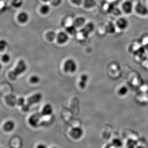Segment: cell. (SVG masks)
Returning a JSON list of instances; mask_svg holds the SVG:
<instances>
[{
    "mask_svg": "<svg viewBox=\"0 0 148 148\" xmlns=\"http://www.w3.org/2000/svg\"><path fill=\"white\" fill-rule=\"evenodd\" d=\"M29 14L25 12H22L18 14V19L20 23H26L29 20Z\"/></svg>",
    "mask_w": 148,
    "mask_h": 148,
    "instance_id": "14",
    "label": "cell"
},
{
    "mask_svg": "<svg viewBox=\"0 0 148 148\" xmlns=\"http://www.w3.org/2000/svg\"><path fill=\"white\" fill-rule=\"evenodd\" d=\"M25 100L24 98H20L17 101V104L19 106H23L25 104Z\"/></svg>",
    "mask_w": 148,
    "mask_h": 148,
    "instance_id": "28",
    "label": "cell"
},
{
    "mask_svg": "<svg viewBox=\"0 0 148 148\" xmlns=\"http://www.w3.org/2000/svg\"><path fill=\"white\" fill-rule=\"evenodd\" d=\"M42 1L44 2H48L50 1V0H42Z\"/></svg>",
    "mask_w": 148,
    "mask_h": 148,
    "instance_id": "33",
    "label": "cell"
},
{
    "mask_svg": "<svg viewBox=\"0 0 148 148\" xmlns=\"http://www.w3.org/2000/svg\"><path fill=\"white\" fill-rule=\"evenodd\" d=\"M135 10L138 14L141 16H146L148 14L147 8L141 3H139L137 4L135 7Z\"/></svg>",
    "mask_w": 148,
    "mask_h": 148,
    "instance_id": "6",
    "label": "cell"
},
{
    "mask_svg": "<svg viewBox=\"0 0 148 148\" xmlns=\"http://www.w3.org/2000/svg\"><path fill=\"white\" fill-rule=\"evenodd\" d=\"M7 45V42L4 40H2L0 42V49L2 51L5 49Z\"/></svg>",
    "mask_w": 148,
    "mask_h": 148,
    "instance_id": "27",
    "label": "cell"
},
{
    "mask_svg": "<svg viewBox=\"0 0 148 148\" xmlns=\"http://www.w3.org/2000/svg\"><path fill=\"white\" fill-rule=\"evenodd\" d=\"M50 7L48 5H43L40 8V11L43 14H47L50 12Z\"/></svg>",
    "mask_w": 148,
    "mask_h": 148,
    "instance_id": "21",
    "label": "cell"
},
{
    "mask_svg": "<svg viewBox=\"0 0 148 148\" xmlns=\"http://www.w3.org/2000/svg\"><path fill=\"white\" fill-rule=\"evenodd\" d=\"M1 59L3 62L4 63H7L10 60V56L8 53H5L2 56Z\"/></svg>",
    "mask_w": 148,
    "mask_h": 148,
    "instance_id": "25",
    "label": "cell"
},
{
    "mask_svg": "<svg viewBox=\"0 0 148 148\" xmlns=\"http://www.w3.org/2000/svg\"><path fill=\"white\" fill-rule=\"evenodd\" d=\"M56 39L58 43L63 44L68 41L69 37L67 32H62L58 33L56 36Z\"/></svg>",
    "mask_w": 148,
    "mask_h": 148,
    "instance_id": "8",
    "label": "cell"
},
{
    "mask_svg": "<svg viewBox=\"0 0 148 148\" xmlns=\"http://www.w3.org/2000/svg\"><path fill=\"white\" fill-rule=\"evenodd\" d=\"M112 144L117 148L121 147L123 145L122 142L120 139L117 138L114 139L112 141Z\"/></svg>",
    "mask_w": 148,
    "mask_h": 148,
    "instance_id": "23",
    "label": "cell"
},
{
    "mask_svg": "<svg viewBox=\"0 0 148 148\" xmlns=\"http://www.w3.org/2000/svg\"><path fill=\"white\" fill-rule=\"evenodd\" d=\"M116 24L117 27L119 29L123 30L127 29L129 25V23L126 18H120L118 19Z\"/></svg>",
    "mask_w": 148,
    "mask_h": 148,
    "instance_id": "9",
    "label": "cell"
},
{
    "mask_svg": "<svg viewBox=\"0 0 148 148\" xmlns=\"http://www.w3.org/2000/svg\"><path fill=\"white\" fill-rule=\"evenodd\" d=\"M106 148H117L112 144H109L106 146Z\"/></svg>",
    "mask_w": 148,
    "mask_h": 148,
    "instance_id": "31",
    "label": "cell"
},
{
    "mask_svg": "<svg viewBox=\"0 0 148 148\" xmlns=\"http://www.w3.org/2000/svg\"><path fill=\"white\" fill-rule=\"evenodd\" d=\"M42 115L41 113H37L32 115L29 117V123L31 126L34 127H37L39 123L40 122V120L42 116Z\"/></svg>",
    "mask_w": 148,
    "mask_h": 148,
    "instance_id": "5",
    "label": "cell"
},
{
    "mask_svg": "<svg viewBox=\"0 0 148 148\" xmlns=\"http://www.w3.org/2000/svg\"><path fill=\"white\" fill-rule=\"evenodd\" d=\"M24 0H12L11 4L14 7L18 8L22 5Z\"/></svg>",
    "mask_w": 148,
    "mask_h": 148,
    "instance_id": "20",
    "label": "cell"
},
{
    "mask_svg": "<svg viewBox=\"0 0 148 148\" xmlns=\"http://www.w3.org/2000/svg\"><path fill=\"white\" fill-rule=\"evenodd\" d=\"M138 145V142L133 139H129L127 143V148H136Z\"/></svg>",
    "mask_w": 148,
    "mask_h": 148,
    "instance_id": "19",
    "label": "cell"
},
{
    "mask_svg": "<svg viewBox=\"0 0 148 148\" xmlns=\"http://www.w3.org/2000/svg\"><path fill=\"white\" fill-rule=\"evenodd\" d=\"M133 4L130 1H125L122 5V8L125 13L130 14L133 10Z\"/></svg>",
    "mask_w": 148,
    "mask_h": 148,
    "instance_id": "10",
    "label": "cell"
},
{
    "mask_svg": "<svg viewBox=\"0 0 148 148\" xmlns=\"http://www.w3.org/2000/svg\"><path fill=\"white\" fill-rule=\"evenodd\" d=\"M40 79L39 77L37 75H34L30 78V81L31 83L36 84L39 82Z\"/></svg>",
    "mask_w": 148,
    "mask_h": 148,
    "instance_id": "24",
    "label": "cell"
},
{
    "mask_svg": "<svg viewBox=\"0 0 148 148\" xmlns=\"http://www.w3.org/2000/svg\"><path fill=\"white\" fill-rule=\"evenodd\" d=\"M57 36H56V34L55 33V32H48L47 34H46V38H47V39L49 41H52L53 40H54V39L56 38V37Z\"/></svg>",
    "mask_w": 148,
    "mask_h": 148,
    "instance_id": "22",
    "label": "cell"
},
{
    "mask_svg": "<svg viewBox=\"0 0 148 148\" xmlns=\"http://www.w3.org/2000/svg\"><path fill=\"white\" fill-rule=\"evenodd\" d=\"M106 30L109 34H113L115 32V26L113 23H109L106 26Z\"/></svg>",
    "mask_w": 148,
    "mask_h": 148,
    "instance_id": "18",
    "label": "cell"
},
{
    "mask_svg": "<svg viewBox=\"0 0 148 148\" xmlns=\"http://www.w3.org/2000/svg\"><path fill=\"white\" fill-rule=\"evenodd\" d=\"M83 4L85 8L90 9L95 6L96 2L95 0H84Z\"/></svg>",
    "mask_w": 148,
    "mask_h": 148,
    "instance_id": "15",
    "label": "cell"
},
{
    "mask_svg": "<svg viewBox=\"0 0 148 148\" xmlns=\"http://www.w3.org/2000/svg\"><path fill=\"white\" fill-rule=\"evenodd\" d=\"M56 148V147H53V148Z\"/></svg>",
    "mask_w": 148,
    "mask_h": 148,
    "instance_id": "34",
    "label": "cell"
},
{
    "mask_svg": "<svg viewBox=\"0 0 148 148\" xmlns=\"http://www.w3.org/2000/svg\"><path fill=\"white\" fill-rule=\"evenodd\" d=\"M15 127V124L12 121H8L6 122L4 124V130L7 132H10L12 131Z\"/></svg>",
    "mask_w": 148,
    "mask_h": 148,
    "instance_id": "13",
    "label": "cell"
},
{
    "mask_svg": "<svg viewBox=\"0 0 148 148\" xmlns=\"http://www.w3.org/2000/svg\"><path fill=\"white\" fill-rule=\"evenodd\" d=\"M94 25L93 23H87L85 25L82 29H81L80 32L81 33L83 36L85 38H87L89 36V34H91L92 31L94 30Z\"/></svg>",
    "mask_w": 148,
    "mask_h": 148,
    "instance_id": "4",
    "label": "cell"
},
{
    "mask_svg": "<svg viewBox=\"0 0 148 148\" xmlns=\"http://www.w3.org/2000/svg\"><path fill=\"white\" fill-rule=\"evenodd\" d=\"M71 1L74 4L79 5L83 3L84 0H71Z\"/></svg>",
    "mask_w": 148,
    "mask_h": 148,
    "instance_id": "29",
    "label": "cell"
},
{
    "mask_svg": "<svg viewBox=\"0 0 148 148\" xmlns=\"http://www.w3.org/2000/svg\"><path fill=\"white\" fill-rule=\"evenodd\" d=\"M51 4L54 6H57L61 3L62 0H50Z\"/></svg>",
    "mask_w": 148,
    "mask_h": 148,
    "instance_id": "26",
    "label": "cell"
},
{
    "mask_svg": "<svg viewBox=\"0 0 148 148\" xmlns=\"http://www.w3.org/2000/svg\"><path fill=\"white\" fill-rule=\"evenodd\" d=\"M37 148H47V147L45 144H40L37 146Z\"/></svg>",
    "mask_w": 148,
    "mask_h": 148,
    "instance_id": "30",
    "label": "cell"
},
{
    "mask_svg": "<svg viewBox=\"0 0 148 148\" xmlns=\"http://www.w3.org/2000/svg\"><path fill=\"white\" fill-rule=\"evenodd\" d=\"M27 69V65L24 60H21L18 61L15 69L9 74V77L12 80L16 79L18 75L26 71Z\"/></svg>",
    "mask_w": 148,
    "mask_h": 148,
    "instance_id": "1",
    "label": "cell"
},
{
    "mask_svg": "<svg viewBox=\"0 0 148 148\" xmlns=\"http://www.w3.org/2000/svg\"><path fill=\"white\" fill-rule=\"evenodd\" d=\"M85 22V18L82 16H79V17H77L74 20L73 24L77 28H80V27H83L84 26Z\"/></svg>",
    "mask_w": 148,
    "mask_h": 148,
    "instance_id": "12",
    "label": "cell"
},
{
    "mask_svg": "<svg viewBox=\"0 0 148 148\" xmlns=\"http://www.w3.org/2000/svg\"><path fill=\"white\" fill-rule=\"evenodd\" d=\"M42 98V95L41 93H37L30 96L27 99V103L22 106V110L24 112L29 111L31 106L33 105L39 103Z\"/></svg>",
    "mask_w": 148,
    "mask_h": 148,
    "instance_id": "2",
    "label": "cell"
},
{
    "mask_svg": "<svg viewBox=\"0 0 148 148\" xmlns=\"http://www.w3.org/2000/svg\"><path fill=\"white\" fill-rule=\"evenodd\" d=\"M70 133L72 138L75 140H78L82 136L83 131L81 127H75L72 128Z\"/></svg>",
    "mask_w": 148,
    "mask_h": 148,
    "instance_id": "7",
    "label": "cell"
},
{
    "mask_svg": "<svg viewBox=\"0 0 148 148\" xmlns=\"http://www.w3.org/2000/svg\"><path fill=\"white\" fill-rule=\"evenodd\" d=\"M77 68L76 63L73 59H68L64 63V69L66 73H74L76 71Z\"/></svg>",
    "mask_w": 148,
    "mask_h": 148,
    "instance_id": "3",
    "label": "cell"
},
{
    "mask_svg": "<svg viewBox=\"0 0 148 148\" xmlns=\"http://www.w3.org/2000/svg\"><path fill=\"white\" fill-rule=\"evenodd\" d=\"M88 80V77L86 74H83L80 77V80L79 83L80 87L81 88H84L86 86V83Z\"/></svg>",
    "mask_w": 148,
    "mask_h": 148,
    "instance_id": "16",
    "label": "cell"
},
{
    "mask_svg": "<svg viewBox=\"0 0 148 148\" xmlns=\"http://www.w3.org/2000/svg\"><path fill=\"white\" fill-rule=\"evenodd\" d=\"M136 148H145L144 147H142V146H138V147H137Z\"/></svg>",
    "mask_w": 148,
    "mask_h": 148,
    "instance_id": "32",
    "label": "cell"
},
{
    "mask_svg": "<svg viewBox=\"0 0 148 148\" xmlns=\"http://www.w3.org/2000/svg\"><path fill=\"white\" fill-rule=\"evenodd\" d=\"M53 113V108L49 104H47L44 106L42 110L41 114L42 116H48L51 115Z\"/></svg>",
    "mask_w": 148,
    "mask_h": 148,
    "instance_id": "11",
    "label": "cell"
},
{
    "mask_svg": "<svg viewBox=\"0 0 148 148\" xmlns=\"http://www.w3.org/2000/svg\"><path fill=\"white\" fill-rule=\"evenodd\" d=\"M77 27H75L73 24L72 25L66 27V32L72 35L76 34L77 32Z\"/></svg>",
    "mask_w": 148,
    "mask_h": 148,
    "instance_id": "17",
    "label": "cell"
}]
</instances>
